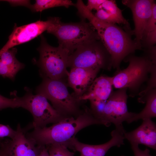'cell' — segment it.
I'll return each instance as SVG.
<instances>
[{"instance_id": "e575fe53", "label": "cell", "mask_w": 156, "mask_h": 156, "mask_svg": "<svg viewBox=\"0 0 156 156\" xmlns=\"http://www.w3.org/2000/svg\"><path fill=\"white\" fill-rule=\"evenodd\" d=\"M124 156V155H122V156Z\"/></svg>"}, {"instance_id": "d6a6232c", "label": "cell", "mask_w": 156, "mask_h": 156, "mask_svg": "<svg viewBox=\"0 0 156 156\" xmlns=\"http://www.w3.org/2000/svg\"><path fill=\"white\" fill-rule=\"evenodd\" d=\"M3 138H0V146L3 141Z\"/></svg>"}, {"instance_id": "3957f363", "label": "cell", "mask_w": 156, "mask_h": 156, "mask_svg": "<svg viewBox=\"0 0 156 156\" xmlns=\"http://www.w3.org/2000/svg\"><path fill=\"white\" fill-rule=\"evenodd\" d=\"M131 54L124 59L129 62L128 66L120 70L112 78L114 88L128 89L131 96L133 97L138 93L141 85L148 80L151 70L156 65V60L146 53L140 57Z\"/></svg>"}, {"instance_id": "277c9868", "label": "cell", "mask_w": 156, "mask_h": 156, "mask_svg": "<svg viewBox=\"0 0 156 156\" xmlns=\"http://www.w3.org/2000/svg\"><path fill=\"white\" fill-rule=\"evenodd\" d=\"M46 31L57 38L59 46L68 51L69 55L84 43L100 40L92 25L84 20L79 22L65 23L61 21L60 18L56 17Z\"/></svg>"}, {"instance_id": "9a60e30c", "label": "cell", "mask_w": 156, "mask_h": 156, "mask_svg": "<svg viewBox=\"0 0 156 156\" xmlns=\"http://www.w3.org/2000/svg\"><path fill=\"white\" fill-rule=\"evenodd\" d=\"M125 139L131 143L143 144L155 150L156 149V125L151 119L143 120L141 125L134 130L125 132Z\"/></svg>"}, {"instance_id": "d6986e66", "label": "cell", "mask_w": 156, "mask_h": 156, "mask_svg": "<svg viewBox=\"0 0 156 156\" xmlns=\"http://www.w3.org/2000/svg\"><path fill=\"white\" fill-rule=\"evenodd\" d=\"M156 43V4L153 5L152 13L144 29L142 47L147 49L152 47Z\"/></svg>"}, {"instance_id": "cb8c5ba5", "label": "cell", "mask_w": 156, "mask_h": 156, "mask_svg": "<svg viewBox=\"0 0 156 156\" xmlns=\"http://www.w3.org/2000/svg\"><path fill=\"white\" fill-rule=\"evenodd\" d=\"M50 156H74L66 146L60 144H52L46 146Z\"/></svg>"}, {"instance_id": "ffe728a7", "label": "cell", "mask_w": 156, "mask_h": 156, "mask_svg": "<svg viewBox=\"0 0 156 156\" xmlns=\"http://www.w3.org/2000/svg\"><path fill=\"white\" fill-rule=\"evenodd\" d=\"M75 4L70 0H36L31 10L34 12H41L47 9L62 6L68 8Z\"/></svg>"}, {"instance_id": "44dd1931", "label": "cell", "mask_w": 156, "mask_h": 156, "mask_svg": "<svg viewBox=\"0 0 156 156\" xmlns=\"http://www.w3.org/2000/svg\"><path fill=\"white\" fill-rule=\"evenodd\" d=\"M17 51L16 48L13 47L5 51L0 55V61L19 71L24 68L25 65L16 58Z\"/></svg>"}, {"instance_id": "2e32d148", "label": "cell", "mask_w": 156, "mask_h": 156, "mask_svg": "<svg viewBox=\"0 0 156 156\" xmlns=\"http://www.w3.org/2000/svg\"><path fill=\"white\" fill-rule=\"evenodd\" d=\"M112 77L101 76L96 78L86 92L77 99L81 101L92 100L106 101L113 92Z\"/></svg>"}, {"instance_id": "4fadbf2b", "label": "cell", "mask_w": 156, "mask_h": 156, "mask_svg": "<svg viewBox=\"0 0 156 156\" xmlns=\"http://www.w3.org/2000/svg\"><path fill=\"white\" fill-rule=\"evenodd\" d=\"M100 70L98 68H71L67 76L68 85L74 90L73 95L77 99L86 92Z\"/></svg>"}, {"instance_id": "4dcf8cb0", "label": "cell", "mask_w": 156, "mask_h": 156, "mask_svg": "<svg viewBox=\"0 0 156 156\" xmlns=\"http://www.w3.org/2000/svg\"><path fill=\"white\" fill-rule=\"evenodd\" d=\"M8 139L3 140L0 146V156H9L7 149Z\"/></svg>"}, {"instance_id": "30bf717a", "label": "cell", "mask_w": 156, "mask_h": 156, "mask_svg": "<svg viewBox=\"0 0 156 156\" xmlns=\"http://www.w3.org/2000/svg\"><path fill=\"white\" fill-rule=\"evenodd\" d=\"M55 17H50L45 21H37L20 27L15 25L6 44L0 50V55L14 46L25 43L47 31L55 21Z\"/></svg>"}, {"instance_id": "5bb4252c", "label": "cell", "mask_w": 156, "mask_h": 156, "mask_svg": "<svg viewBox=\"0 0 156 156\" xmlns=\"http://www.w3.org/2000/svg\"><path fill=\"white\" fill-rule=\"evenodd\" d=\"M16 134L13 139H8L7 149L9 156H38L43 147L37 146L27 138L18 124Z\"/></svg>"}, {"instance_id": "ba28073f", "label": "cell", "mask_w": 156, "mask_h": 156, "mask_svg": "<svg viewBox=\"0 0 156 156\" xmlns=\"http://www.w3.org/2000/svg\"><path fill=\"white\" fill-rule=\"evenodd\" d=\"M26 93L23 96L26 109L32 114L33 120L32 127L41 128L49 124L57 123L65 117L61 115L49 103L43 95H33L31 90L26 88Z\"/></svg>"}, {"instance_id": "4316f807", "label": "cell", "mask_w": 156, "mask_h": 156, "mask_svg": "<svg viewBox=\"0 0 156 156\" xmlns=\"http://www.w3.org/2000/svg\"><path fill=\"white\" fill-rule=\"evenodd\" d=\"M16 130H14L9 125L0 124V138L8 137L14 138L16 134Z\"/></svg>"}, {"instance_id": "6da1fadb", "label": "cell", "mask_w": 156, "mask_h": 156, "mask_svg": "<svg viewBox=\"0 0 156 156\" xmlns=\"http://www.w3.org/2000/svg\"><path fill=\"white\" fill-rule=\"evenodd\" d=\"M82 20L87 19L96 31L109 53L112 67L118 71L122 61L138 49H141L131 37L132 34L115 24L102 21L89 10L83 1L78 0L75 6Z\"/></svg>"}, {"instance_id": "83f0119b", "label": "cell", "mask_w": 156, "mask_h": 156, "mask_svg": "<svg viewBox=\"0 0 156 156\" xmlns=\"http://www.w3.org/2000/svg\"><path fill=\"white\" fill-rule=\"evenodd\" d=\"M131 148L134 156H152L150 154V151L147 148L144 150H141L138 145L135 143H131Z\"/></svg>"}, {"instance_id": "f1b7e54d", "label": "cell", "mask_w": 156, "mask_h": 156, "mask_svg": "<svg viewBox=\"0 0 156 156\" xmlns=\"http://www.w3.org/2000/svg\"><path fill=\"white\" fill-rule=\"evenodd\" d=\"M9 3L12 6H23L27 7L31 10L32 5L29 0H3Z\"/></svg>"}, {"instance_id": "8fae6325", "label": "cell", "mask_w": 156, "mask_h": 156, "mask_svg": "<svg viewBox=\"0 0 156 156\" xmlns=\"http://www.w3.org/2000/svg\"><path fill=\"white\" fill-rule=\"evenodd\" d=\"M122 2L129 8L132 12L135 25L133 34L135 37L134 41L141 49L144 30L151 16L155 1L153 0H123Z\"/></svg>"}, {"instance_id": "836d02e7", "label": "cell", "mask_w": 156, "mask_h": 156, "mask_svg": "<svg viewBox=\"0 0 156 156\" xmlns=\"http://www.w3.org/2000/svg\"><path fill=\"white\" fill-rule=\"evenodd\" d=\"M80 156H82V155H81Z\"/></svg>"}, {"instance_id": "5b68a950", "label": "cell", "mask_w": 156, "mask_h": 156, "mask_svg": "<svg viewBox=\"0 0 156 156\" xmlns=\"http://www.w3.org/2000/svg\"><path fill=\"white\" fill-rule=\"evenodd\" d=\"M36 92L37 94L43 95L49 100L52 107L65 118L76 117L83 111L80 109V101L70 94L67 85L62 79L43 77Z\"/></svg>"}, {"instance_id": "e0dca14e", "label": "cell", "mask_w": 156, "mask_h": 156, "mask_svg": "<svg viewBox=\"0 0 156 156\" xmlns=\"http://www.w3.org/2000/svg\"><path fill=\"white\" fill-rule=\"evenodd\" d=\"M94 15L99 20L106 23L123 24L127 31H132L129 23L123 16L122 10L118 7L115 0H106Z\"/></svg>"}, {"instance_id": "d4e9b609", "label": "cell", "mask_w": 156, "mask_h": 156, "mask_svg": "<svg viewBox=\"0 0 156 156\" xmlns=\"http://www.w3.org/2000/svg\"><path fill=\"white\" fill-rule=\"evenodd\" d=\"M89 101L90 105L89 109L91 113L96 118L103 121L101 118L106 101L97 100H92Z\"/></svg>"}, {"instance_id": "603a6c76", "label": "cell", "mask_w": 156, "mask_h": 156, "mask_svg": "<svg viewBox=\"0 0 156 156\" xmlns=\"http://www.w3.org/2000/svg\"><path fill=\"white\" fill-rule=\"evenodd\" d=\"M150 75V77L148 80L146 87L139 93V97L138 101L140 103H142L144 99L148 93L152 90L156 88V65L153 66Z\"/></svg>"}, {"instance_id": "52a82bcc", "label": "cell", "mask_w": 156, "mask_h": 156, "mask_svg": "<svg viewBox=\"0 0 156 156\" xmlns=\"http://www.w3.org/2000/svg\"><path fill=\"white\" fill-rule=\"evenodd\" d=\"M40 44L37 48L40 54L37 64L43 77L62 79L67 76V70L69 55L66 50L58 46L50 45L43 35H40Z\"/></svg>"}, {"instance_id": "8992f818", "label": "cell", "mask_w": 156, "mask_h": 156, "mask_svg": "<svg viewBox=\"0 0 156 156\" xmlns=\"http://www.w3.org/2000/svg\"><path fill=\"white\" fill-rule=\"evenodd\" d=\"M98 68L110 70V55L100 40L87 42L69 55L68 67Z\"/></svg>"}, {"instance_id": "7402d4cb", "label": "cell", "mask_w": 156, "mask_h": 156, "mask_svg": "<svg viewBox=\"0 0 156 156\" xmlns=\"http://www.w3.org/2000/svg\"><path fill=\"white\" fill-rule=\"evenodd\" d=\"M13 98H6L0 94V109L8 108H15L21 107L26 109V105L23 96H17L15 93Z\"/></svg>"}, {"instance_id": "1f68e13d", "label": "cell", "mask_w": 156, "mask_h": 156, "mask_svg": "<svg viewBox=\"0 0 156 156\" xmlns=\"http://www.w3.org/2000/svg\"><path fill=\"white\" fill-rule=\"evenodd\" d=\"M38 156H50L46 146L43 147Z\"/></svg>"}, {"instance_id": "7c38bea8", "label": "cell", "mask_w": 156, "mask_h": 156, "mask_svg": "<svg viewBox=\"0 0 156 156\" xmlns=\"http://www.w3.org/2000/svg\"><path fill=\"white\" fill-rule=\"evenodd\" d=\"M124 128H116L111 132V139L107 142L101 144L93 145L87 144L79 142L74 137L65 146L78 151L83 156H105L107 151L112 147H120L124 144Z\"/></svg>"}, {"instance_id": "484cf974", "label": "cell", "mask_w": 156, "mask_h": 156, "mask_svg": "<svg viewBox=\"0 0 156 156\" xmlns=\"http://www.w3.org/2000/svg\"><path fill=\"white\" fill-rule=\"evenodd\" d=\"M18 71L15 68L3 64L0 61V75L3 78L7 77L13 80Z\"/></svg>"}, {"instance_id": "9c48e42d", "label": "cell", "mask_w": 156, "mask_h": 156, "mask_svg": "<svg viewBox=\"0 0 156 156\" xmlns=\"http://www.w3.org/2000/svg\"><path fill=\"white\" fill-rule=\"evenodd\" d=\"M127 89H119L113 91L106 101L101 119L109 126L112 123L116 128L123 127L122 123L127 122L134 113L128 110Z\"/></svg>"}, {"instance_id": "f546056e", "label": "cell", "mask_w": 156, "mask_h": 156, "mask_svg": "<svg viewBox=\"0 0 156 156\" xmlns=\"http://www.w3.org/2000/svg\"><path fill=\"white\" fill-rule=\"evenodd\" d=\"M106 0H88L86 5L88 9L92 11L93 10H97Z\"/></svg>"}, {"instance_id": "ac0fdd59", "label": "cell", "mask_w": 156, "mask_h": 156, "mask_svg": "<svg viewBox=\"0 0 156 156\" xmlns=\"http://www.w3.org/2000/svg\"><path fill=\"white\" fill-rule=\"evenodd\" d=\"M146 103L143 110L139 113H134L128 121L130 123L140 119H151L156 117V88L150 91L144 99L142 103Z\"/></svg>"}, {"instance_id": "7a4b0ae2", "label": "cell", "mask_w": 156, "mask_h": 156, "mask_svg": "<svg viewBox=\"0 0 156 156\" xmlns=\"http://www.w3.org/2000/svg\"><path fill=\"white\" fill-rule=\"evenodd\" d=\"M97 124L107 126L105 122L95 117L89 108L86 107L76 117H66L50 127L34 128L25 135L40 147L52 144L65 146L79 131L89 126Z\"/></svg>"}]
</instances>
